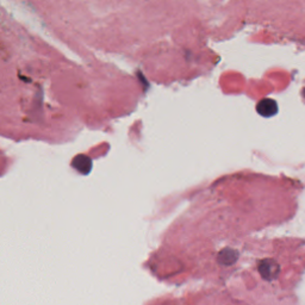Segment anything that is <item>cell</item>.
Here are the masks:
<instances>
[{
  "label": "cell",
  "instance_id": "1",
  "mask_svg": "<svg viewBox=\"0 0 305 305\" xmlns=\"http://www.w3.org/2000/svg\"><path fill=\"white\" fill-rule=\"evenodd\" d=\"M257 110L263 117H272V116H274L275 113H277L278 106L274 100L267 98V99H262L258 104Z\"/></svg>",
  "mask_w": 305,
  "mask_h": 305
}]
</instances>
